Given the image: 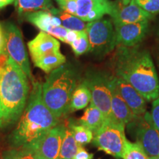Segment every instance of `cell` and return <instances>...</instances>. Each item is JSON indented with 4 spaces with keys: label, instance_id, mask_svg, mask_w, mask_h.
<instances>
[{
    "label": "cell",
    "instance_id": "cell-35",
    "mask_svg": "<svg viewBox=\"0 0 159 159\" xmlns=\"http://www.w3.org/2000/svg\"><path fill=\"white\" fill-rule=\"evenodd\" d=\"M131 0H122V3L123 5H127L130 2Z\"/></svg>",
    "mask_w": 159,
    "mask_h": 159
},
{
    "label": "cell",
    "instance_id": "cell-28",
    "mask_svg": "<svg viewBox=\"0 0 159 159\" xmlns=\"http://www.w3.org/2000/svg\"><path fill=\"white\" fill-rule=\"evenodd\" d=\"M137 5L151 14L159 13V0H135Z\"/></svg>",
    "mask_w": 159,
    "mask_h": 159
},
{
    "label": "cell",
    "instance_id": "cell-30",
    "mask_svg": "<svg viewBox=\"0 0 159 159\" xmlns=\"http://www.w3.org/2000/svg\"><path fill=\"white\" fill-rule=\"evenodd\" d=\"M150 114L155 125L159 130V97L156 99H155L152 103Z\"/></svg>",
    "mask_w": 159,
    "mask_h": 159
},
{
    "label": "cell",
    "instance_id": "cell-14",
    "mask_svg": "<svg viewBox=\"0 0 159 159\" xmlns=\"http://www.w3.org/2000/svg\"><path fill=\"white\" fill-rule=\"evenodd\" d=\"M117 89L123 99L136 116H140L147 112L146 102L142 94L124 79L114 76Z\"/></svg>",
    "mask_w": 159,
    "mask_h": 159
},
{
    "label": "cell",
    "instance_id": "cell-22",
    "mask_svg": "<svg viewBox=\"0 0 159 159\" xmlns=\"http://www.w3.org/2000/svg\"><path fill=\"white\" fill-rule=\"evenodd\" d=\"M79 147L80 146L75 141L69 124L65 125L64 135L58 159H73Z\"/></svg>",
    "mask_w": 159,
    "mask_h": 159
},
{
    "label": "cell",
    "instance_id": "cell-31",
    "mask_svg": "<svg viewBox=\"0 0 159 159\" xmlns=\"http://www.w3.org/2000/svg\"><path fill=\"white\" fill-rule=\"evenodd\" d=\"M93 158H94V154L89 152L83 147H79L73 159H93Z\"/></svg>",
    "mask_w": 159,
    "mask_h": 159
},
{
    "label": "cell",
    "instance_id": "cell-18",
    "mask_svg": "<svg viewBox=\"0 0 159 159\" xmlns=\"http://www.w3.org/2000/svg\"><path fill=\"white\" fill-rule=\"evenodd\" d=\"M13 4L19 16L39 11H50L55 8L51 0H15Z\"/></svg>",
    "mask_w": 159,
    "mask_h": 159
},
{
    "label": "cell",
    "instance_id": "cell-12",
    "mask_svg": "<svg viewBox=\"0 0 159 159\" xmlns=\"http://www.w3.org/2000/svg\"><path fill=\"white\" fill-rule=\"evenodd\" d=\"M114 6V2L109 0H77L76 16L85 22L97 21L106 14L110 16Z\"/></svg>",
    "mask_w": 159,
    "mask_h": 159
},
{
    "label": "cell",
    "instance_id": "cell-16",
    "mask_svg": "<svg viewBox=\"0 0 159 159\" xmlns=\"http://www.w3.org/2000/svg\"><path fill=\"white\" fill-rule=\"evenodd\" d=\"M32 60L43 56L52 52L60 51V42L48 33L41 31L37 36L27 43Z\"/></svg>",
    "mask_w": 159,
    "mask_h": 159
},
{
    "label": "cell",
    "instance_id": "cell-19",
    "mask_svg": "<svg viewBox=\"0 0 159 159\" xmlns=\"http://www.w3.org/2000/svg\"><path fill=\"white\" fill-rule=\"evenodd\" d=\"M35 66L49 74L52 71L58 68L66 63V57L61 51L52 52L33 61Z\"/></svg>",
    "mask_w": 159,
    "mask_h": 159
},
{
    "label": "cell",
    "instance_id": "cell-17",
    "mask_svg": "<svg viewBox=\"0 0 159 159\" xmlns=\"http://www.w3.org/2000/svg\"><path fill=\"white\" fill-rule=\"evenodd\" d=\"M26 21L33 24L41 31L49 33L53 27L61 25V21L57 16L53 15L49 11H39L25 13L21 16Z\"/></svg>",
    "mask_w": 159,
    "mask_h": 159
},
{
    "label": "cell",
    "instance_id": "cell-37",
    "mask_svg": "<svg viewBox=\"0 0 159 159\" xmlns=\"http://www.w3.org/2000/svg\"><path fill=\"white\" fill-rule=\"evenodd\" d=\"M158 67H159V57H158Z\"/></svg>",
    "mask_w": 159,
    "mask_h": 159
},
{
    "label": "cell",
    "instance_id": "cell-9",
    "mask_svg": "<svg viewBox=\"0 0 159 159\" xmlns=\"http://www.w3.org/2000/svg\"><path fill=\"white\" fill-rule=\"evenodd\" d=\"M134 124L136 142L142 146L148 157L159 156V130L155 125L150 113L137 116Z\"/></svg>",
    "mask_w": 159,
    "mask_h": 159
},
{
    "label": "cell",
    "instance_id": "cell-20",
    "mask_svg": "<svg viewBox=\"0 0 159 159\" xmlns=\"http://www.w3.org/2000/svg\"><path fill=\"white\" fill-rule=\"evenodd\" d=\"M105 120V118L102 111L90 102L89 107L86 108L84 114L80 119L79 124L89 128L94 134L102 126Z\"/></svg>",
    "mask_w": 159,
    "mask_h": 159
},
{
    "label": "cell",
    "instance_id": "cell-8",
    "mask_svg": "<svg viewBox=\"0 0 159 159\" xmlns=\"http://www.w3.org/2000/svg\"><path fill=\"white\" fill-rule=\"evenodd\" d=\"M5 35V51L25 73L31 83L35 80L26 52L22 34L19 27L13 23H7L4 27Z\"/></svg>",
    "mask_w": 159,
    "mask_h": 159
},
{
    "label": "cell",
    "instance_id": "cell-7",
    "mask_svg": "<svg viewBox=\"0 0 159 159\" xmlns=\"http://www.w3.org/2000/svg\"><path fill=\"white\" fill-rule=\"evenodd\" d=\"M85 30L90 44L89 52L106 54L114 49L116 35L112 22L109 19H99L86 24Z\"/></svg>",
    "mask_w": 159,
    "mask_h": 159
},
{
    "label": "cell",
    "instance_id": "cell-10",
    "mask_svg": "<svg viewBox=\"0 0 159 159\" xmlns=\"http://www.w3.org/2000/svg\"><path fill=\"white\" fill-rule=\"evenodd\" d=\"M65 125H57L30 147L35 159H58Z\"/></svg>",
    "mask_w": 159,
    "mask_h": 159
},
{
    "label": "cell",
    "instance_id": "cell-33",
    "mask_svg": "<svg viewBox=\"0 0 159 159\" xmlns=\"http://www.w3.org/2000/svg\"><path fill=\"white\" fill-rule=\"evenodd\" d=\"M5 30L4 27L0 23V55L2 54L5 52Z\"/></svg>",
    "mask_w": 159,
    "mask_h": 159
},
{
    "label": "cell",
    "instance_id": "cell-1",
    "mask_svg": "<svg viewBox=\"0 0 159 159\" xmlns=\"http://www.w3.org/2000/svg\"><path fill=\"white\" fill-rule=\"evenodd\" d=\"M116 77L124 79L148 101L159 97V80L150 52L138 47H118L113 60Z\"/></svg>",
    "mask_w": 159,
    "mask_h": 159
},
{
    "label": "cell",
    "instance_id": "cell-38",
    "mask_svg": "<svg viewBox=\"0 0 159 159\" xmlns=\"http://www.w3.org/2000/svg\"><path fill=\"white\" fill-rule=\"evenodd\" d=\"M158 37H159V28H158Z\"/></svg>",
    "mask_w": 159,
    "mask_h": 159
},
{
    "label": "cell",
    "instance_id": "cell-15",
    "mask_svg": "<svg viewBox=\"0 0 159 159\" xmlns=\"http://www.w3.org/2000/svg\"><path fill=\"white\" fill-rule=\"evenodd\" d=\"M111 114L113 119L123 126L129 125L137 117L133 114L132 111L119 94L114 75L111 85Z\"/></svg>",
    "mask_w": 159,
    "mask_h": 159
},
{
    "label": "cell",
    "instance_id": "cell-32",
    "mask_svg": "<svg viewBox=\"0 0 159 159\" xmlns=\"http://www.w3.org/2000/svg\"><path fill=\"white\" fill-rule=\"evenodd\" d=\"M80 35V31H75V30H69L67 33L66 36L64 41L63 42L68 43V44L70 45L73 41H75L77 38H78Z\"/></svg>",
    "mask_w": 159,
    "mask_h": 159
},
{
    "label": "cell",
    "instance_id": "cell-5",
    "mask_svg": "<svg viewBox=\"0 0 159 159\" xmlns=\"http://www.w3.org/2000/svg\"><path fill=\"white\" fill-rule=\"evenodd\" d=\"M127 141L125 126L114 119H105L93 138V143L99 150L117 159L122 158Z\"/></svg>",
    "mask_w": 159,
    "mask_h": 159
},
{
    "label": "cell",
    "instance_id": "cell-25",
    "mask_svg": "<svg viewBox=\"0 0 159 159\" xmlns=\"http://www.w3.org/2000/svg\"><path fill=\"white\" fill-rule=\"evenodd\" d=\"M123 159H149V157L140 144L132 143L128 140L125 146Z\"/></svg>",
    "mask_w": 159,
    "mask_h": 159
},
{
    "label": "cell",
    "instance_id": "cell-4",
    "mask_svg": "<svg viewBox=\"0 0 159 159\" xmlns=\"http://www.w3.org/2000/svg\"><path fill=\"white\" fill-rule=\"evenodd\" d=\"M76 69L70 64H63L52 71L42 84L44 103L57 118L69 113L71 97L80 83Z\"/></svg>",
    "mask_w": 159,
    "mask_h": 159
},
{
    "label": "cell",
    "instance_id": "cell-3",
    "mask_svg": "<svg viewBox=\"0 0 159 159\" xmlns=\"http://www.w3.org/2000/svg\"><path fill=\"white\" fill-rule=\"evenodd\" d=\"M42 84L35 80L32 83L25 111L9 136L8 142L12 148H30L58 125L59 119L43 102Z\"/></svg>",
    "mask_w": 159,
    "mask_h": 159
},
{
    "label": "cell",
    "instance_id": "cell-2",
    "mask_svg": "<svg viewBox=\"0 0 159 159\" xmlns=\"http://www.w3.org/2000/svg\"><path fill=\"white\" fill-rule=\"evenodd\" d=\"M28 77L5 51L0 55V129L13 126L27 105Z\"/></svg>",
    "mask_w": 159,
    "mask_h": 159
},
{
    "label": "cell",
    "instance_id": "cell-11",
    "mask_svg": "<svg viewBox=\"0 0 159 159\" xmlns=\"http://www.w3.org/2000/svg\"><path fill=\"white\" fill-rule=\"evenodd\" d=\"M116 47H134L144 39L149 21L133 24H114Z\"/></svg>",
    "mask_w": 159,
    "mask_h": 159
},
{
    "label": "cell",
    "instance_id": "cell-13",
    "mask_svg": "<svg viewBox=\"0 0 159 159\" xmlns=\"http://www.w3.org/2000/svg\"><path fill=\"white\" fill-rule=\"evenodd\" d=\"M114 24H133L149 21L153 15L148 13L137 5L135 0H131L127 5L115 2L114 11L110 15Z\"/></svg>",
    "mask_w": 159,
    "mask_h": 159
},
{
    "label": "cell",
    "instance_id": "cell-6",
    "mask_svg": "<svg viewBox=\"0 0 159 159\" xmlns=\"http://www.w3.org/2000/svg\"><path fill=\"white\" fill-rule=\"evenodd\" d=\"M113 75L103 71H91L83 81L90 89L91 103L102 111L105 119H113L111 114V85Z\"/></svg>",
    "mask_w": 159,
    "mask_h": 159
},
{
    "label": "cell",
    "instance_id": "cell-29",
    "mask_svg": "<svg viewBox=\"0 0 159 159\" xmlns=\"http://www.w3.org/2000/svg\"><path fill=\"white\" fill-rule=\"evenodd\" d=\"M62 11L76 16L77 0H55Z\"/></svg>",
    "mask_w": 159,
    "mask_h": 159
},
{
    "label": "cell",
    "instance_id": "cell-34",
    "mask_svg": "<svg viewBox=\"0 0 159 159\" xmlns=\"http://www.w3.org/2000/svg\"><path fill=\"white\" fill-rule=\"evenodd\" d=\"M15 0H0V8H3L6 6L14 3Z\"/></svg>",
    "mask_w": 159,
    "mask_h": 159
},
{
    "label": "cell",
    "instance_id": "cell-21",
    "mask_svg": "<svg viewBox=\"0 0 159 159\" xmlns=\"http://www.w3.org/2000/svg\"><path fill=\"white\" fill-rule=\"evenodd\" d=\"M91 94L90 89L84 81H81L73 92L69 106V113L86 108L91 102Z\"/></svg>",
    "mask_w": 159,
    "mask_h": 159
},
{
    "label": "cell",
    "instance_id": "cell-26",
    "mask_svg": "<svg viewBox=\"0 0 159 159\" xmlns=\"http://www.w3.org/2000/svg\"><path fill=\"white\" fill-rule=\"evenodd\" d=\"M71 49L77 56L85 54L90 50V44L88 38L87 32L85 30L80 31V35L75 41L71 43Z\"/></svg>",
    "mask_w": 159,
    "mask_h": 159
},
{
    "label": "cell",
    "instance_id": "cell-23",
    "mask_svg": "<svg viewBox=\"0 0 159 159\" xmlns=\"http://www.w3.org/2000/svg\"><path fill=\"white\" fill-rule=\"evenodd\" d=\"M53 15L57 16L61 21V25L69 30L81 31L85 29L86 24L76 16L70 14L61 9L55 8L49 11Z\"/></svg>",
    "mask_w": 159,
    "mask_h": 159
},
{
    "label": "cell",
    "instance_id": "cell-36",
    "mask_svg": "<svg viewBox=\"0 0 159 159\" xmlns=\"http://www.w3.org/2000/svg\"><path fill=\"white\" fill-rule=\"evenodd\" d=\"M149 159H159V156H157V157H149Z\"/></svg>",
    "mask_w": 159,
    "mask_h": 159
},
{
    "label": "cell",
    "instance_id": "cell-24",
    "mask_svg": "<svg viewBox=\"0 0 159 159\" xmlns=\"http://www.w3.org/2000/svg\"><path fill=\"white\" fill-rule=\"evenodd\" d=\"M69 126L72 130L73 136L79 146L83 147L90 143L94 138V133L82 125H75L69 123Z\"/></svg>",
    "mask_w": 159,
    "mask_h": 159
},
{
    "label": "cell",
    "instance_id": "cell-27",
    "mask_svg": "<svg viewBox=\"0 0 159 159\" xmlns=\"http://www.w3.org/2000/svg\"><path fill=\"white\" fill-rule=\"evenodd\" d=\"M2 159H35L33 150L28 148H11L4 151Z\"/></svg>",
    "mask_w": 159,
    "mask_h": 159
}]
</instances>
